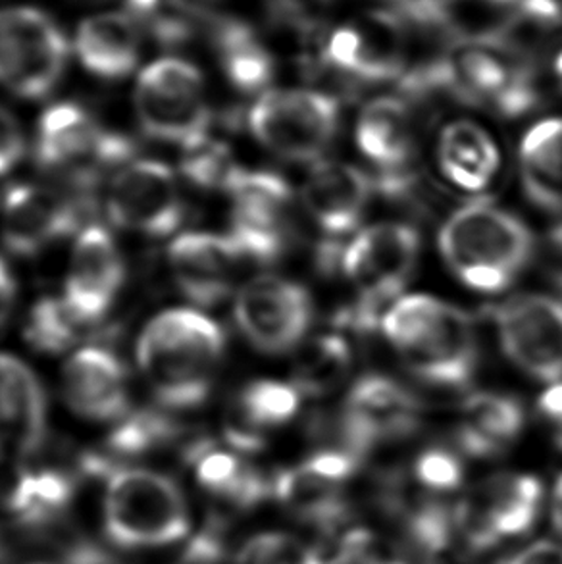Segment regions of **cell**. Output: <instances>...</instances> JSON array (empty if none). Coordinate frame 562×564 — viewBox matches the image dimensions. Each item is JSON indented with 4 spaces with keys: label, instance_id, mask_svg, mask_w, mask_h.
Here are the masks:
<instances>
[{
    "label": "cell",
    "instance_id": "32",
    "mask_svg": "<svg viewBox=\"0 0 562 564\" xmlns=\"http://www.w3.org/2000/svg\"><path fill=\"white\" fill-rule=\"evenodd\" d=\"M76 480L64 470H25L8 497V509L23 528H48L68 511Z\"/></svg>",
    "mask_w": 562,
    "mask_h": 564
},
{
    "label": "cell",
    "instance_id": "25",
    "mask_svg": "<svg viewBox=\"0 0 562 564\" xmlns=\"http://www.w3.org/2000/svg\"><path fill=\"white\" fill-rule=\"evenodd\" d=\"M357 145L366 159L380 166L383 176L407 174L414 151L411 112L403 100H372L357 123Z\"/></svg>",
    "mask_w": 562,
    "mask_h": 564
},
{
    "label": "cell",
    "instance_id": "46",
    "mask_svg": "<svg viewBox=\"0 0 562 564\" xmlns=\"http://www.w3.org/2000/svg\"><path fill=\"white\" fill-rule=\"evenodd\" d=\"M555 72H556V77H559V82H561V87H562V53L559 54V56H556Z\"/></svg>",
    "mask_w": 562,
    "mask_h": 564
},
{
    "label": "cell",
    "instance_id": "43",
    "mask_svg": "<svg viewBox=\"0 0 562 564\" xmlns=\"http://www.w3.org/2000/svg\"><path fill=\"white\" fill-rule=\"evenodd\" d=\"M541 414L553 430V442L562 451V383H556L540 397Z\"/></svg>",
    "mask_w": 562,
    "mask_h": 564
},
{
    "label": "cell",
    "instance_id": "34",
    "mask_svg": "<svg viewBox=\"0 0 562 564\" xmlns=\"http://www.w3.org/2000/svg\"><path fill=\"white\" fill-rule=\"evenodd\" d=\"M350 368V349L337 336H320L303 347L295 365V388L304 395L322 397L339 388Z\"/></svg>",
    "mask_w": 562,
    "mask_h": 564
},
{
    "label": "cell",
    "instance_id": "38",
    "mask_svg": "<svg viewBox=\"0 0 562 564\" xmlns=\"http://www.w3.org/2000/svg\"><path fill=\"white\" fill-rule=\"evenodd\" d=\"M228 149L206 139L205 143L187 149L183 159V172L193 184L205 189H228L231 177L237 172Z\"/></svg>",
    "mask_w": 562,
    "mask_h": 564
},
{
    "label": "cell",
    "instance_id": "39",
    "mask_svg": "<svg viewBox=\"0 0 562 564\" xmlns=\"http://www.w3.org/2000/svg\"><path fill=\"white\" fill-rule=\"evenodd\" d=\"M334 564H409L407 558L370 530H350L335 551Z\"/></svg>",
    "mask_w": 562,
    "mask_h": 564
},
{
    "label": "cell",
    "instance_id": "2",
    "mask_svg": "<svg viewBox=\"0 0 562 564\" xmlns=\"http://www.w3.org/2000/svg\"><path fill=\"white\" fill-rule=\"evenodd\" d=\"M383 334L412 375L430 386L463 389L478 368V337L471 318L430 295L397 301L381 321Z\"/></svg>",
    "mask_w": 562,
    "mask_h": 564
},
{
    "label": "cell",
    "instance_id": "4",
    "mask_svg": "<svg viewBox=\"0 0 562 564\" xmlns=\"http://www.w3.org/2000/svg\"><path fill=\"white\" fill-rule=\"evenodd\" d=\"M440 249L461 282L479 293H499L528 267L533 237L515 214L479 200L445 221Z\"/></svg>",
    "mask_w": 562,
    "mask_h": 564
},
{
    "label": "cell",
    "instance_id": "24",
    "mask_svg": "<svg viewBox=\"0 0 562 564\" xmlns=\"http://www.w3.org/2000/svg\"><path fill=\"white\" fill-rule=\"evenodd\" d=\"M343 486V481L322 473L306 458L301 465L275 474L272 494L296 520L324 534H332L349 514Z\"/></svg>",
    "mask_w": 562,
    "mask_h": 564
},
{
    "label": "cell",
    "instance_id": "33",
    "mask_svg": "<svg viewBox=\"0 0 562 564\" xmlns=\"http://www.w3.org/2000/svg\"><path fill=\"white\" fill-rule=\"evenodd\" d=\"M216 46L229 82L245 93L259 91L272 79L274 62L255 33L241 23H221L216 31Z\"/></svg>",
    "mask_w": 562,
    "mask_h": 564
},
{
    "label": "cell",
    "instance_id": "21",
    "mask_svg": "<svg viewBox=\"0 0 562 564\" xmlns=\"http://www.w3.org/2000/svg\"><path fill=\"white\" fill-rule=\"evenodd\" d=\"M370 197V180L345 162H320L303 187L304 206L327 236H345L357 228Z\"/></svg>",
    "mask_w": 562,
    "mask_h": 564
},
{
    "label": "cell",
    "instance_id": "35",
    "mask_svg": "<svg viewBox=\"0 0 562 564\" xmlns=\"http://www.w3.org/2000/svg\"><path fill=\"white\" fill-rule=\"evenodd\" d=\"M85 326L64 299H43L31 311L28 339L39 351L62 352L76 344Z\"/></svg>",
    "mask_w": 562,
    "mask_h": 564
},
{
    "label": "cell",
    "instance_id": "15",
    "mask_svg": "<svg viewBox=\"0 0 562 564\" xmlns=\"http://www.w3.org/2000/svg\"><path fill=\"white\" fill-rule=\"evenodd\" d=\"M502 351L540 381L562 378V301L548 295L510 299L495 314Z\"/></svg>",
    "mask_w": 562,
    "mask_h": 564
},
{
    "label": "cell",
    "instance_id": "29",
    "mask_svg": "<svg viewBox=\"0 0 562 564\" xmlns=\"http://www.w3.org/2000/svg\"><path fill=\"white\" fill-rule=\"evenodd\" d=\"M187 458L195 465L201 486L237 509H252L272 494V481L237 455L214 449L210 443H195Z\"/></svg>",
    "mask_w": 562,
    "mask_h": 564
},
{
    "label": "cell",
    "instance_id": "23",
    "mask_svg": "<svg viewBox=\"0 0 562 564\" xmlns=\"http://www.w3.org/2000/svg\"><path fill=\"white\" fill-rule=\"evenodd\" d=\"M46 437L43 388L23 362L0 355V447L14 443L22 455H33Z\"/></svg>",
    "mask_w": 562,
    "mask_h": 564
},
{
    "label": "cell",
    "instance_id": "3",
    "mask_svg": "<svg viewBox=\"0 0 562 564\" xmlns=\"http://www.w3.org/2000/svg\"><path fill=\"white\" fill-rule=\"evenodd\" d=\"M414 91L440 89L466 105L517 118L532 110L538 89L532 64L502 37L466 39L443 61L412 76Z\"/></svg>",
    "mask_w": 562,
    "mask_h": 564
},
{
    "label": "cell",
    "instance_id": "22",
    "mask_svg": "<svg viewBox=\"0 0 562 564\" xmlns=\"http://www.w3.org/2000/svg\"><path fill=\"white\" fill-rule=\"evenodd\" d=\"M393 18H380L376 28L345 25L335 30L322 46L329 68L358 82H383L399 76L403 62L393 43Z\"/></svg>",
    "mask_w": 562,
    "mask_h": 564
},
{
    "label": "cell",
    "instance_id": "44",
    "mask_svg": "<svg viewBox=\"0 0 562 564\" xmlns=\"http://www.w3.org/2000/svg\"><path fill=\"white\" fill-rule=\"evenodd\" d=\"M15 285L12 275L8 272V268L0 262V326L7 321L10 306L14 301Z\"/></svg>",
    "mask_w": 562,
    "mask_h": 564
},
{
    "label": "cell",
    "instance_id": "30",
    "mask_svg": "<svg viewBox=\"0 0 562 564\" xmlns=\"http://www.w3.org/2000/svg\"><path fill=\"white\" fill-rule=\"evenodd\" d=\"M440 169L451 184L482 191L499 169V149L487 131L472 122L448 123L440 139Z\"/></svg>",
    "mask_w": 562,
    "mask_h": 564
},
{
    "label": "cell",
    "instance_id": "5",
    "mask_svg": "<svg viewBox=\"0 0 562 564\" xmlns=\"http://www.w3.org/2000/svg\"><path fill=\"white\" fill-rule=\"evenodd\" d=\"M105 532L126 550L164 547L190 532V507L182 489L147 468H112L102 501Z\"/></svg>",
    "mask_w": 562,
    "mask_h": 564
},
{
    "label": "cell",
    "instance_id": "20",
    "mask_svg": "<svg viewBox=\"0 0 562 564\" xmlns=\"http://www.w3.org/2000/svg\"><path fill=\"white\" fill-rule=\"evenodd\" d=\"M64 397L84 419L122 420L128 414V378L112 352L87 347L64 367Z\"/></svg>",
    "mask_w": 562,
    "mask_h": 564
},
{
    "label": "cell",
    "instance_id": "40",
    "mask_svg": "<svg viewBox=\"0 0 562 564\" xmlns=\"http://www.w3.org/2000/svg\"><path fill=\"white\" fill-rule=\"evenodd\" d=\"M414 476L433 494H448L463 484V463L453 451L425 449L414 463Z\"/></svg>",
    "mask_w": 562,
    "mask_h": 564
},
{
    "label": "cell",
    "instance_id": "48",
    "mask_svg": "<svg viewBox=\"0 0 562 564\" xmlns=\"http://www.w3.org/2000/svg\"><path fill=\"white\" fill-rule=\"evenodd\" d=\"M556 285H559V290H561L562 295V272L561 274L556 275Z\"/></svg>",
    "mask_w": 562,
    "mask_h": 564
},
{
    "label": "cell",
    "instance_id": "45",
    "mask_svg": "<svg viewBox=\"0 0 562 564\" xmlns=\"http://www.w3.org/2000/svg\"><path fill=\"white\" fill-rule=\"evenodd\" d=\"M551 520L556 532L562 535V474L556 480L553 489V499H551Z\"/></svg>",
    "mask_w": 562,
    "mask_h": 564
},
{
    "label": "cell",
    "instance_id": "6",
    "mask_svg": "<svg viewBox=\"0 0 562 564\" xmlns=\"http://www.w3.org/2000/svg\"><path fill=\"white\" fill-rule=\"evenodd\" d=\"M420 254V236L407 224H376L363 229L337 257L360 295L350 314L353 326L370 328L381 306L393 301L409 282Z\"/></svg>",
    "mask_w": 562,
    "mask_h": 564
},
{
    "label": "cell",
    "instance_id": "18",
    "mask_svg": "<svg viewBox=\"0 0 562 564\" xmlns=\"http://www.w3.org/2000/svg\"><path fill=\"white\" fill-rule=\"evenodd\" d=\"M122 257L107 229L91 226L77 237L64 301L87 322H99L123 283Z\"/></svg>",
    "mask_w": 562,
    "mask_h": 564
},
{
    "label": "cell",
    "instance_id": "28",
    "mask_svg": "<svg viewBox=\"0 0 562 564\" xmlns=\"http://www.w3.org/2000/svg\"><path fill=\"white\" fill-rule=\"evenodd\" d=\"M301 391L281 381H255L239 393L236 412L228 426V440L236 449L259 451L264 445L262 430L281 426L295 416Z\"/></svg>",
    "mask_w": 562,
    "mask_h": 564
},
{
    "label": "cell",
    "instance_id": "27",
    "mask_svg": "<svg viewBox=\"0 0 562 564\" xmlns=\"http://www.w3.org/2000/svg\"><path fill=\"white\" fill-rule=\"evenodd\" d=\"M525 411L517 399L499 393H474L461 411L458 443L472 457H497L517 440Z\"/></svg>",
    "mask_w": 562,
    "mask_h": 564
},
{
    "label": "cell",
    "instance_id": "13",
    "mask_svg": "<svg viewBox=\"0 0 562 564\" xmlns=\"http://www.w3.org/2000/svg\"><path fill=\"white\" fill-rule=\"evenodd\" d=\"M234 198L231 231L244 259L268 264L280 259L289 239L291 189L283 177L268 172L237 170L228 185Z\"/></svg>",
    "mask_w": 562,
    "mask_h": 564
},
{
    "label": "cell",
    "instance_id": "42",
    "mask_svg": "<svg viewBox=\"0 0 562 564\" xmlns=\"http://www.w3.org/2000/svg\"><path fill=\"white\" fill-rule=\"evenodd\" d=\"M497 564H562V545L553 542L532 543Z\"/></svg>",
    "mask_w": 562,
    "mask_h": 564
},
{
    "label": "cell",
    "instance_id": "17",
    "mask_svg": "<svg viewBox=\"0 0 562 564\" xmlns=\"http://www.w3.org/2000/svg\"><path fill=\"white\" fill-rule=\"evenodd\" d=\"M82 216V200H69L43 187L20 185L10 189L4 200L2 237L10 251L28 257L76 231Z\"/></svg>",
    "mask_w": 562,
    "mask_h": 564
},
{
    "label": "cell",
    "instance_id": "9",
    "mask_svg": "<svg viewBox=\"0 0 562 564\" xmlns=\"http://www.w3.org/2000/svg\"><path fill=\"white\" fill-rule=\"evenodd\" d=\"M68 43L37 8L0 10V84L20 97L41 99L61 82Z\"/></svg>",
    "mask_w": 562,
    "mask_h": 564
},
{
    "label": "cell",
    "instance_id": "26",
    "mask_svg": "<svg viewBox=\"0 0 562 564\" xmlns=\"http://www.w3.org/2000/svg\"><path fill=\"white\" fill-rule=\"evenodd\" d=\"M76 51L82 64L95 76H130L141 53L138 23L123 14L93 15L77 30Z\"/></svg>",
    "mask_w": 562,
    "mask_h": 564
},
{
    "label": "cell",
    "instance_id": "47",
    "mask_svg": "<svg viewBox=\"0 0 562 564\" xmlns=\"http://www.w3.org/2000/svg\"><path fill=\"white\" fill-rule=\"evenodd\" d=\"M484 2H491V4H509V2H520V0H484Z\"/></svg>",
    "mask_w": 562,
    "mask_h": 564
},
{
    "label": "cell",
    "instance_id": "31",
    "mask_svg": "<svg viewBox=\"0 0 562 564\" xmlns=\"http://www.w3.org/2000/svg\"><path fill=\"white\" fill-rule=\"evenodd\" d=\"M526 195L545 210L562 213V120L536 123L520 149Z\"/></svg>",
    "mask_w": 562,
    "mask_h": 564
},
{
    "label": "cell",
    "instance_id": "16",
    "mask_svg": "<svg viewBox=\"0 0 562 564\" xmlns=\"http://www.w3.org/2000/svg\"><path fill=\"white\" fill-rule=\"evenodd\" d=\"M107 210L116 226L144 236H167L183 220L174 174L154 161L136 162L115 177L108 191Z\"/></svg>",
    "mask_w": 562,
    "mask_h": 564
},
{
    "label": "cell",
    "instance_id": "1",
    "mask_svg": "<svg viewBox=\"0 0 562 564\" xmlns=\"http://www.w3.org/2000/svg\"><path fill=\"white\" fill-rule=\"evenodd\" d=\"M224 334L195 311H167L147 326L138 362L159 403L193 409L206 401L224 357Z\"/></svg>",
    "mask_w": 562,
    "mask_h": 564
},
{
    "label": "cell",
    "instance_id": "11",
    "mask_svg": "<svg viewBox=\"0 0 562 564\" xmlns=\"http://www.w3.org/2000/svg\"><path fill=\"white\" fill-rule=\"evenodd\" d=\"M543 486L528 474H495L455 507L456 534L474 551L526 534L540 514Z\"/></svg>",
    "mask_w": 562,
    "mask_h": 564
},
{
    "label": "cell",
    "instance_id": "37",
    "mask_svg": "<svg viewBox=\"0 0 562 564\" xmlns=\"http://www.w3.org/2000/svg\"><path fill=\"white\" fill-rule=\"evenodd\" d=\"M236 564H324L306 543L288 534H260L245 543Z\"/></svg>",
    "mask_w": 562,
    "mask_h": 564
},
{
    "label": "cell",
    "instance_id": "36",
    "mask_svg": "<svg viewBox=\"0 0 562 564\" xmlns=\"http://www.w3.org/2000/svg\"><path fill=\"white\" fill-rule=\"evenodd\" d=\"M177 435L174 420L160 412H136L118 422L108 440V451L115 455H143L160 449Z\"/></svg>",
    "mask_w": 562,
    "mask_h": 564
},
{
    "label": "cell",
    "instance_id": "41",
    "mask_svg": "<svg viewBox=\"0 0 562 564\" xmlns=\"http://www.w3.org/2000/svg\"><path fill=\"white\" fill-rule=\"evenodd\" d=\"M23 153V135L14 116L0 108V174H4L20 161Z\"/></svg>",
    "mask_w": 562,
    "mask_h": 564
},
{
    "label": "cell",
    "instance_id": "19",
    "mask_svg": "<svg viewBox=\"0 0 562 564\" xmlns=\"http://www.w3.org/2000/svg\"><path fill=\"white\" fill-rule=\"evenodd\" d=\"M244 260L231 237L185 234L170 247V264L180 290L197 305H218L228 295Z\"/></svg>",
    "mask_w": 562,
    "mask_h": 564
},
{
    "label": "cell",
    "instance_id": "8",
    "mask_svg": "<svg viewBox=\"0 0 562 564\" xmlns=\"http://www.w3.org/2000/svg\"><path fill=\"white\" fill-rule=\"evenodd\" d=\"M249 126L255 138L281 159L314 161L334 141L339 105L326 93L268 91L255 102Z\"/></svg>",
    "mask_w": 562,
    "mask_h": 564
},
{
    "label": "cell",
    "instance_id": "10",
    "mask_svg": "<svg viewBox=\"0 0 562 564\" xmlns=\"http://www.w3.org/2000/svg\"><path fill=\"white\" fill-rule=\"evenodd\" d=\"M133 153L130 139L100 130L82 108L58 105L46 110L39 131L37 159L43 169L66 174L77 189H89L100 174Z\"/></svg>",
    "mask_w": 562,
    "mask_h": 564
},
{
    "label": "cell",
    "instance_id": "14",
    "mask_svg": "<svg viewBox=\"0 0 562 564\" xmlns=\"http://www.w3.org/2000/svg\"><path fill=\"white\" fill-rule=\"evenodd\" d=\"M236 321L260 351H291L311 328V295L299 283L262 275L239 291Z\"/></svg>",
    "mask_w": 562,
    "mask_h": 564
},
{
    "label": "cell",
    "instance_id": "12",
    "mask_svg": "<svg viewBox=\"0 0 562 564\" xmlns=\"http://www.w3.org/2000/svg\"><path fill=\"white\" fill-rule=\"evenodd\" d=\"M420 422V403L409 389L388 376L368 375L350 388L343 406L339 447L365 458L381 443L411 435Z\"/></svg>",
    "mask_w": 562,
    "mask_h": 564
},
{
    "label": "cell",
    "instance_id": "7",
    "mask_svg": "<svg viewBox=\"0 0 562 564\" xmlns=\"http://www.w3.org/2000/svg\"><path fill=\"white\" fill-rule=\"evenodd\" d=\"M136 108L144 133L185 151L205 143L210 108L203 76L190 62L162 58L139 77Z\"/></svg>",
    "mask_w": 562,
    "mask_h": 564
}]
</instances>
